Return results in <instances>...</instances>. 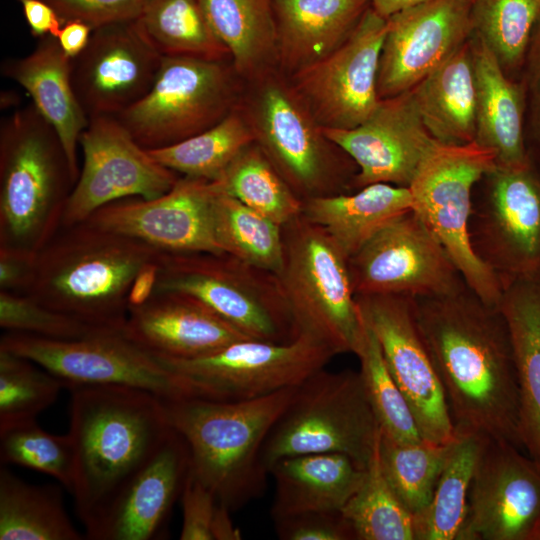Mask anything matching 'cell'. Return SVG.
<instances>
[{
    "mask_svg": "<svg viewBox=\"0 0 540 540\" xmlns=\"http://www.w3.org/2000/svg\"><path fill=\"white\" fill-rule=\"evenodd\" d=\"M414 299L455 430L524 450L513 348L499 307L486 303L468 285Z\"/></svg>",
    "mask_w": 540,
    "mask_h": 540,
    "instance_id": "obj_1",
    "label": "cell"
},
{
    "mask_svg": "<svg viewBox=\"0 0 540 540\" xmlns=\"http://www.w3.org/2000/svg\"><path fill=\"white\" fill-rule=\"evenodd\" d=\"M69 390L72 495L87 537L172 428L163 400L148 391L118 385Z\"/></svg>",
    "mask_w": 540,
    "mask_h": 540,
    "instance_id": "obj_2",
    "label": "cell"
},
{
    "mask_svg": "<svg viewBox=\"0 0 540 540\" xmlns=\"http://www.w3.org/2000/svg\"><path fill=\"white\" fill-rule=\"evenodd\" d=\"M160 253L87 221L61 226L36 252L22 293L98 329L122 332L132 282Z\"/></svg>",
    "mask_w": 540,
    "mask_h": 540,
    "instance_id": "obj_3",
    "label": "cell"
},
{
    "mask_svg": "<svg viewBox=\"0 0 540 540\" xmlns=\"http://www.w3.org/2000/svg\"><path fill=\"white\" fill-rule=\"evenodd\" d=\"M296 387L239 402L163 400L170 426L188 446L192 472L231 512L263 495L269 474L263 444Z\"/></svg>",
    "mask_w": 540,
    "mask_h": 540,
    "instance_id": "obj_4",
    "label": "cell"
},
{
    "mask_svg": "<svg viewBox=\"0 0 540 540\" xmlns=\"http://www.w3.org/2000/svg\"><path fill=\"white\" fill-rule=\"evenodd\" d=\"M77 181L54 128L31 103L0 125V246L39 251Z\"/></svg>",
    "mask_w": 540,
    "mask_h": 540,
    "instance_id": "obj_5",
    "label": "cell"
},
{
    "mask_svg": "<svg viewBox=\"0 0 540 540\" xmlns=\"http://www.w3.org/2000/svg\"><path fill=\"white\" fill-rule=\"evenodd\" d=\"M282 231L284 259L277 278L295 338L307 336L336 355L356 354L366 324L353 290L349 258L303 214Z\"/></svg>",
    "mask_w": 540,
    "mask_h": 540,
    "instance_id": "obj_6",
    "label": "cell"
},
{
    "mask_svg": "<svg viewBox=\"0 0 540 540\" xmlns=\"http://www.w3.org/2000/svg\"><path fill=\"white\" fill-rule=\"evenodd\" d=\"M379 437L359 371L323 368L296 387L261 457L268 472L283 458L313 453H342L367 467Z\"/></svg>",
    "mask_w": 540,
    "mask_h": 540,
    "instance_id": "obj_7",
    "label": "cell"
},
{
    "mask_svg": "<svg viewBox=\"0 0 540 540\" xmlns=\"http://www.w3.org/2000/svg\"><path fill=\"white\" fill-rule=\"evenodd\" d=\"M155 291L200 303L252 339H295L278 278L227 253H163Z\"/></svg>",
    "mask_w": 540,
    "mask_h": 540,
    "instance_id": "obj_8",
    "label": "cell"
},
{
    "mask_svg": "<svg viewBox=\"0 0 540 540\" xmlns=\"http://www.w3.org/2000/svg\"><path fill=\"white\" fill-rule=\"evenodd\" d=\"M495 166V153L476 141L438 142L409 189L413 210L445 248L467 285L486 303L498 306L503 287L473 252L468 231L473 189Z\"/></svg>",
    "mask_w": 540,
    "mask_h": 540,
    "instance_id": "obj_9",
    "label": "cell"
},
{
    "mask_svg": "<svg viewBox=\"0 0 540 540\" xmlns=\"http://www.w3.org/2000/svg\"><path fill=\"white\" fill-rule=\"evenodd\" d=\"M469 240L502 287L540 281V175L532 162L497 165L476 183Z\"/></svg>",
    "mask_w": 540,
    "mask_h": 540,
    "instance_id": "obj_10",
    "label": "cell"
},
{
    "mask_svg": "<svg viewBox=\"0 0 540 540\" xmlns=\"http://www.w3.org/2000/svg\"><path fill=\"white\" fill-rule=\"evenodd\" d=\"M336 354L307 337L242 339L206 356L158 359L183 381L187 398L239 402L298 386Z\"/></svg>",
    "mask_w": 540,
    "mask_h": 540,
    "instance_id": "obj_11",
    "label": "cell"
},
{
    "mask_svg": "<svg viewBox=\"0 0 540 540\" xmlns=\"http://www.w3.org/2000/svg\"><path fill=\"white\" fill-rule=\"evenodd\" d=\"M231 75L220 60L163 57L149 92L116 117L145 149L167 147L230 112Z\"/></svg>",
    "mask_w": 540,
    "mask_h": 540,
    "instance_id": "obj_12",
    "label": "cell"
},
{
    "mask_svg": "<svg viewBox=\"0 0 540 540\" xmlns=\"http://www.w3.org/2000/svg\"><path fill=\"white\" fill-rule=\"evenodd\" d=\"M0 349L38 364L65 388L118 385L148 391L162 400L186 398L182 379L122 332L54 340L5 332Z\"/></svg>",
    "mask_w": 540,
    "mask_h": 540,
    "instance_id": "obj_13",
    "label": "cell"
},
{
    "mask_svg": "<svg viewBox=\"0 0 540 540\" xmlns=\"http://www.w3.org/2000/svg\"><path fill=\"white\" fill-rule=\"evenodd\" d=\"M252 128L255 142L302 200L347 193L354 161L330 142L293 94L278 84L262 90Z\"/></svg>",
    "mask_w": 540,
    "mask_h": 540,
    "instance_id": "obj_14",
    "label": "cell"
},
{
    "mask_svg": "<svg viewBox=\"0 0 540 540\" xmlns=\"http://www.w3.org/2000/svg\"><path fill=\"white\" fill-rule=\"evenodd\" d=\"M348 263L355 296H440L467 285L445 248L414 210L379 230Z\"/></svg>",
    "mask_w": 540,
    "mask_h": 540,
    "instance_id": "obj_15",
    "label": "cell"
},
{
    "mask_svg": "<svg viewBox=\"0 0 540 540\" xmlns=\"http://www.w3.org/2000/svg\"><path fill=\"white\" fill-rule=\"evenodd\" d=\"M356 300L411 408L422 439L453 441L457 433L419 324L414 297L380 294L356 296Z\"/></svg>",
    "mask_w": 540,
    "mask_h": 540,
    "instance_id": "obj_16",
    "label": "cell"
},
{
    "mask_svg": "<svg viewBox=\"0 0 540 540\" xmlns=\"http://www.w3.org/2000/svg\"><path fill=\"white\" fill-rule=\"evenodd\" d=\"M82 166L61 226L86 221L99 208L125 198H157L180 178L157 162L114 116H97L79 139Z\"/></svg>",
    "mask_w": 540,
    "mask_h": 540,
    "instance_id": "obj_17",
    "label": "cell"
},
{
    "mask_svg": "<svg viewBox=\"0 0 540 540\" xmlns=\"http://www.w3.org/2000/svg\"><path fill=\"white\" fill-rule=\"evenodd\" d=\"M457 540H540V461L486 437Z\"/></svg>",
    "mask_w": 540,
    "mask_h": 540,
    "instance_id": "obj_18",
    "label": "cell"
},
{
    "mask_svg": "<svg viewBox=\"0 0 540 540\" xmlns=\"http://www.w3.org/2000/svg\"><path fill=\"white\" fill-rule=\"evenodd\" d=\"M386 31L387 19L369 6L336 49L295 72L296 89L320 127L351 129L374 112Z\"/></svg>",
    "mask_w": 540,
    "mask_h": 540,
    "instance_id": "obj_19",
    "label": "cell"
},
{
    "mask_svg": "<svg viewBox=\"0 0 540 540\" xmlns=\"http://www.w3.org/2000/svg\"><path fill=\"white\" fill-rule=\"evenodd\" d=\"M216 181L180 176L165 194L125 198L95 211L86 221L139 240L163 253H224L212 220Z\"/></svg>",
    "mask_w": 540,
    "mask_h": 540,
    "instance_id": "obj_20",
    "label": "cell"
},
{
    "mask_svg": "<svg viewBox=\"0 0 540 540\" xmlns=\"http://www.w3.org/2000/svg\"><path fill=\"white\" fill-rule=\"evenodd\" d=\"M472 0H428L387 19L377 91L380 99L412 90L472 35Z\"/></svg>",
    "mask_w": 540,
    "mask_h": 540,
    "instance_id": "obj_21",
    "label": "cell"
},
{
    "mask_svg": "<svg viewBox=\"0 0 540 540\" xmlns=\"http://www.w3.org/2000/svg\"><path fill=\"white\" fill-rule=\"evenodd\" d=\"M162 56L135 21L93 30L86 48L72 59V82L90 118L117 116L151 89Z\"/></svg>",
    "mask_w": 540,
    "mask_h": 540,
    "instance_id": "obj_22",
    "label": "cell"
},
{
    "mask_svg": "<svg viewBox=\"0 0 540 540\" xmlns=\"http://www.w3.org/2000/svg\"><path fill=\"white\" fill-rule=\"evenodd\" d=\"M321 130L356 164L354 190L373 183L409 187L438 143L425 127L411 91L381 99L369 118L354 128Z\"/></svg>",
    "mask_w": 540,
    "mask_h": 540,
    "instance_id": "obj_23",
    "label": "cell"
},
{
    "mask_svg": "<svg viewBox=\"0 0 540 540\" xmlns=\"http://www.w3.org/2000/svg\"><path fill=\"white\" fill-rule=\"evenodd\" d=\"M190 469L188 446L182 436L172 428L157 453L128 483L86 538H165L169 517L175 502L180 498Z\"/></svg>",
    "mask_w": 540,
    "mask_h": 540,
    "instance_id": "obj_24",
    "label": "cell"
},
{
    "mask_svg": "<svg viewBox=\"0 0 540 540\" xmlns=\"http://www.w3.org/2000/svg\"><path fill=\"white\" fill-rule=\"evenodd\" d=\"M125 337L157 359H192L249 338L193 299L155 291L129 308Z\"/></svg>",
    "mask_w": 540,
    "mask_h": 540,
    "instance_id": "obj_25",
    "label": "cell"
},
{
    "mask_svg": "<svg viewBox=\"0 0 540 540\" xmlns=\"http://www.w3.org/2000/svg\"><path fill=\"white\" fill-rule=\"evenodd\" d=\"M1 71L29 93L32 104L59 136L71 169L78 178L79 139L89 117L73 87L72 59L63 52L57 38L38 39L32 52L5 60Z\"/></svg>",
    "mask_w": 540,
    "mask_h": 540,
    "instance_id": "obj_26",
    "label": "cell"
},
{
    "mask_svg": "<svg viewBox=\"0 0 540 540\" xmlns=\"http://www.w3.org/2000/svg\"><path fill=\"white\" fill-rule=\"evenodd\" d=\"M366 467L342 453L283 458L272 465L273 519L312 511H341L360 487Z\"/></svg>",
    "mask_w": 540,
    "mask_h": 540,
    "instance_id": "obj_27",
    "label": "cell"
},
{
    "mask_svg": "<svg viewBox=\"0 0 540 540\" xmlns=\"http://www.w3.org/2000/svg\"><path fill=\"white\" fill-rule=\"evenodd\" d=\"M370 0H273L277 51L295 72L321 60L352 32Z\"/></svg>",
    "mask_w": 540,
    "mask_h": 540,
    "instance_id": "obj_28",
    "label": "cell"
},
{
    "mask_svg": "<svg viewBox=\"0 0 540 540\" xmlns=\"http://www.w3.org/2000/svg\"><path fill=\"white\" fill-rule=\"evenodd\" d=\"M498 307L513 348L521 444L529 456L540 461V281L507 285Z\"/></svg>",
    "mask_w": 540,
    "mask_h": 540,
    "instance_id": "obj_29",
    "label": "cell"
},
{
    "mask_svg": "<svg viewBox=\"0 0 540 540\" xmlns=\"http://www.w3.org/2000/svg\"><path fill=\"white\" fill-rule=\"evenodd\" d=\"M476 80V137L492 150L496 164L524 166L531 162L523 132V96L491 53L471 35Z\"/></svg>",
    "mask_w": 540,
    "mask_h": 540,
    "instance_id": "obj_30",
    "label": "cell"
},
{
    "mask_svg": "<svg viewBox=\"0 0 540 540\" xmlns=\"http://www.w3.org/2000/svg\"><path fill=\"white\" fill-rule=\"evenodd\" d=\"M410 91L435 140L448 145L474 141L476 80L471 37Z\"/></svg>",
    "mask_w": 540,
    "mask_h": 540,
    "instance_id": "obj_31",
    "label": "cell"
},
{
    "mask_svg": "<svg viewBox=\"0 0 540 540\" xmlns=\"http://www.w3.org/2000/svg\"><path fill=\"white\" fill-rule=\"evenodd\" d=\"M413 208L409 187L373 183L350 193L306 199L302 214L323 228L350 258L384 226Z\"/></svg>",
    "mask_w": 540,
    "mask_h": 540,
    "instance_id": "obj_32",
    "label": "cell"
},
{
    "mask_svg": "<svg viewBox=\"0 0 540 540\" xmlns=\"http://www.w3.org/2000/svg\"><path fill=\"white\" fill-rule=\"evenodd\" d=\"M55 486L28 484L0 468V540H81Z\"/></svg>",
    "mask_w": 540,
    "mask_h": 540,
    "instance_id": "obj_33",
    "label": "cell"
},
{
    "mask_svg": "<svg viewBox=\"0 0 540 540\" xmlns=\"http://www.w3.org/2000/svg\"><path fill=\"white\" fill-rule=\"evenodd\" d=\"M234 68L251 72L277 50L273 0H200Z\"/></svg>",
    "mask_w": 540,
    "mask_h": 540,
    "instance_id": "obj_34",
    "label": "cell"
},
{
    "mask_svg": "<svg viewBox=\"0 0 540 540\" xmlns=\"http://www.w3.org/2000/svg\"><path fill=\"white\" fill-rule=\"evenodd\" d=\"M426 509L414 518L415 540H457L467 512L468 494L485 436L458 431Z\"/></svg>",
    "mask_w": 540,
    "mask_h": 540,
    "instance_id": "obj_35",
    "label": "cell"
},
{
    "mask_svg": "<svg viewBox=\"0 0 540 540\" xmlns=\"http://www.w3.org/2000/svg\"><path fill=\"white\" fill-rule=\"evenodd\" d=\"M135 23L162 57L222 61L228 55L200 0H149Z\"/></svg>",
    "mask_w": 540,
    "mask_h": 540,
    "instance_id": "obj_36",
    "label": "cell"
},
{
    "mask_svg": "<svg viewBox=\"0 0 540 540\" xmlns=\"http://www.w3.org/2000/svg\"><path fill=\"white\" fill-rule=\"evenodd\" d=\"M212 220L222 252L279 274L284 259L282 226L227 194L219 184L212 204Z\"/></svg>",
    "mask_w": 540,
    "mask_h": 540,
    "instance_id": "obj_37",
    "label": "cell"
},
{
    "mask_svg": "<svg viewBox=\"0 0 540 540\" xmlns=\"http://www.w3.org/2000/svg\"><path fill=\"white\" fill-rule=\"evenodd\" d=\"M457 437V435H456ZM456 438L447 443H401L380 430L378 457L390 488L413 517L431 501Z\"/></svg>",
    "mask_w": 540,
    "mask_h": 540,
    "instance_id": "obj_38",
    "label": "cell"
},
{
    "mask_svg": "<svg viewBox=\"0 0 540 540\" xmlns=\"http://www.w3.org/2000/svg\"><path fill=\"white\" fill-rule=\"evenodd\" d=\"M217 182L224 192L282 227L302 214L303 201L255 142L236 156Z\"/></svg>",
    "mask_w": 540,
    "mask_h": 540,
    "instance_id": "obj_39",
    "label": "cell"
},
{
    "mask_svg": "<svg viewBox=\"0 0 540 540\" xmlns=\"http://www.w3.org/2000/svg\"><path fill=\"white\" fill-rule=\"evenodd\" d=\"M253 142L252 127L238 113L230 111L196 135L148 151L157 162L180 176L217 181L236 156Z\"/></svg>",
    "mask_w": 540,
    "mask_h": 540,
    "instance_id": "obj_40",
    "label": "cell"
},
{
    "mask_svg": "<svg viewBox=\"0 0 540 540\" xmlns=\"http://www.w3.org/2000/svg\"><path fill=\"white\" fill-rule=\"evenodd\" d=\"M341 512L351 526L355 540H415L413 515L401 504L385 479L378 444L360 487Z\"/></svg>",
    "mask_w": 540,
    "mask_h": 540,
    "instance_id": "obj_41",
    "label": "cell"
},
{
    "mask_svg": "<svg viewBox=\"0 0 540 540\" xmlns=\"http://www.w3.org/2000/svg\"><path fill=\"white\" fill-rule=\"evenodd\" d=\"M539 17L540 0H472V36L507 72L526 58Z\"/></svg>",
    "mask_w": 540,
    "mask_h": 540,
    "instance_id": "obj_42",
    "label": "cell"
},
{
    "mask_svg": "<svg viewBox=\"0 0 540 540\" xmlns=\"http://www.w3.org/2000/svg\"><path fill=\"white\" fill-rule=\"evenodd\" d=\"M365 321V320H364ZM366 324L356 356L365 392L381 432L401 443L422 440L411 408L384 361L373 331Z\"/></svg>",
    "mask_w": 540,
    "mask_h": 540,
    "instance_id": "obj_43",
    "label": "cell"
},
{
    "mask_svg": "<svg viewBox=\"0 0 540 540\" xmlns=\"http://www.w3.org/2000/svg\"><path fill=\"white\" fill-rule=\"evenodd\" d=\"M64 387L38 364L0 349V430L35 421Z\"/></svg>",
    "mask_w": 540,
    "mask_h": 540,
    "instance_id": "obj_44",
    "label": "cell"
},
{
    "mask_svg": "<svg viewBox=\"0 0 540 540\" xmlns=\"http://www.w3.org/2000/svg\"><path fill=\"white\" fill-rule=\"evenodd\" d=\"M1 464H14L47 474L71 494L74 488V449L69 434L54 435L35 421L0 430Z\"/></svg>",
    "mask_w": 540,
    "mask_h": 540,
    "instance_id": "obj_45",
    "label": "cell"
},
{
    "mask_svg": "<svg viewBox=\"0 0 540 540\" xmlns=\"http://www.w3.org/2000/svg\"><path fill=\"white\" fill-rule=\"evenodd\" d=\"M0 327L54 340H77L106 331L42 305L24 293L0 291Z\"/></svg>",
    "mask_w": 540,
    "mask_h": 540,
    "instance_id": "obj_46",
    "label": "cell"
},
{
    "mask_svg": "<svg viewBox=\"0 0 540 540\" xmlns=\"http://www.w3.org/2000/svg\"><path fill=\"white\" fill-rule=\"evenodd\" d=\"M63 23L80 21L93 30L106 25L135 21L149 0H45Z\"/></svg>",
    "mask_w": 540,
    "mask_h": 540,
    "instance_id": "obj_47",
    "label": "cell"
},
{
    "mask_svg": "<svg viewBox=\"0 0 540 540\" xmlns=\"http://www.w3.org/2000/svg\"><path fill=\"white\" fill-rule=\"evenodd\" d=\"M282 540H355L341 511H312L274 519Z\"/></svg>",
    "mask_w": 540,
    "mask_h": 540,
    "instance_id": "obj_48",
    "label": "cell"
},
{
    "mask_svg": "<svg viewBox=\"0 0 540 540\" xmlns=\"http://www.w3.org/2000/svg\"><path fill=\"white\" fill-rule=\"evenodd\" d=\"M183 522L181 540H213L212 527L219 506L215 495L190 469L180 495Z\"/></svg>",
    "mask_w": 540,
    "mask_h": 540,
    "instance_id": "obj_49",
    "label": "cell"
},
{
    "mask_svg": "<svg viewBox=\"0 0 540 540\" xmlns=\"http://www.w3.org/2000/svg\"><path fill=\"white\" fill-rule=\"evenodd\" d=\"M35 254L0 246V291L25 290L32 276Z\"/></svg>",
    "mask_w": 540,
    "mask_h": 540,
    "instance_id": "obj_50",
    "label": "cell"
},
{
    "mask_svg": "<svg viewBox=\"0 0 540 540\" xmlns=\"http://www.w3.org/2000/svg\"><path fill=\"white\" fill-rule=\"evenodd\" d=\"M31 34L40 39L46 36L57 38L63 21L57 11L45 0H17Z\"/></svg>",
    "mask_w": 540,
    "mask_h": 540,
    "instance_id": "obj_51",
    "label": "cell"
},
{
    "mask_svg": "<svg viewBox=\"0 0 540 540\" xmlns=\"http://www.w3.org/2000/svg\"><path fill=\"white\" fill-rule=\"evenodd\" d=\"M93 29L80 21H68L57 37L63 52L70 58L77 57L87 46Z\"/></svg>",
    "mask_w": 540,
    "mask_h": 540,
    "instance_id": "obj_52",
    "label": "cell"
},
{
    "mask_svg": "<svg viewBox=\"0 0 540 540\" xmlns=\"http://www.w3.org/2000/svg\"><path fill=\"white\" fill-rule=\"evenodd\" d=\"M158 258L145 264L134 278L129 295V308L138 307L150 299L156 289L158 279Z\"/></svg>",
    "mask_w": 540,
    "mask_h": 540,
    "instance_id": "obj_53",
    "label": "cell"
},
{
    "mask_svg": "<svg viewBox=\"0 0 540 540\" xmlns=\"http://www.w3.org/2000/svg\"><path fill=\"white\" fill-rule=\"evenodd\" d=\"M526 58L529 60L530 87L540 130V17L534 28Z\"/></svg>",
    "mask_w": 540,
    "mask_h": 540,
    "instance_id": "obj_54",
    "label": "cell"
},
{
    "mask_svg": "<svg viewBox=\"0 0 540 540\" xmlns=\"http://www.w3.org/2000/svg\"><path fill=\"white\" fill-rule=\"evenodd\" d=\"M230 514L231 511L226 506L219 503L212 527L213 540L242 539V534L240 530L234 526Z\"/></svg>",
    "mask_w": 540,
    "mask_h": 540,
    "instance_id": "obj_55",
    "label": "cell"
},
{
    "mask_svg": "<svg viewBox=\"0 0 540 540\" xmlns=\"http://www.w3.org/2000/svg\"><path fill=\"white\" fill-rule=\"evenodd\" d=\"M428 0H370V6L379 15L388 19L405 9L417 6Z\"/></svg>",
    "mask_w": 540,
    "mask_h": 540,
    "instance_id": "obj_56",
    "label": "cell"
}]
</instances>
